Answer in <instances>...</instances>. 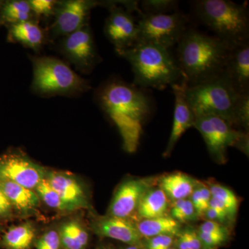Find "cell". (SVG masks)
Wrapping results in <instances>:
<instances>
[{
  "mask_svg": "<svg viewBox=\"0 0 249 249\" xmlns=\"http://www.w3.org/2000/svg\"><path fill=\"white\" fill-rule=\"evenodd\" d=\"M101 108L117 126L126 151L137 150L142 124L151 114L152 103L147 93L134 85L111 80L98 93Z\"/></svg>",
  "mask_w": 249,
  "mask_h": 249,
  "instance_id": "1",
  "label": "cell"
},
{
  "mask_svg": "<svg viewBox=\"0 0 249 249\" xmlns=\"http://www.w3.org/2000/svg\"><path fill=\"white\" fill-rule=\"evenodd\" d=\"M177 45L175 59L188 86L221 76L231 50L215 36L191 27Z\"/></svg>",
  "mask_w": 249,
  "mask_h": 249,
  "instance_id": "2",
  "label": "cell"
},
{
  "mask_svg": "<svg viewBox=\"0 0 249 249\" xmlns=\"http://www.w3.org/2000/svg\"><path fill=\"white\" fill-rule=\"evenodd\" d=\"M116 52L130 64L135 86L163 89L184 81L169 49L154 44L136 43Z\"/></svg>",
  "mask_w": 249,
  "mask_h": 249,
  "instance_id": "3",
  "label": "cell"
},
{
  "mask_svg": "<svg viewBox=\"0 0 249 249\" xmlns=\"http://www.w3.org/2000/svg\"><path fill=\"white\" fill-rule=\"evenodd\" d=\"M196 17L231 49L249 42V16L247 4L229 0L195 1Z\"/></svg>",
  "mask_w": 249,
  "mask_h": 249,
  "instance_id": "4",
  "label": "cell"
},
{
  "mask_svg": "<svg viewBox=\"0 0 249 249\" xmlns=\"http://www.w3.org/2000/svg\"><path fill=\"white\" fill-rule=\"evenodd\" d=\"M185 94L196 117L215 116L232 125L234 107L240 94L236 92L222 73L201 84L193 86L186 84Z\"/></svg>",
  "mask_w": 249,
  "mask_h": 249,
  "instance_id": "5",
  "label": "cell"
},
{
  "mask_svg": "<svg viewBox=\"0 0 249 249\" xmlns=\"http://www.w3.org/2000/svg\"><path fill=\"white\" fill-rule=\"evenodd\" d=\"M32 88L43 95L71 94L89 89L86 80L59 59L52 57L33 58Z\"/></svg>",
  "mask_w": 249,
  "mask_h": 249,
  "instance_id": "6",
  "label": "cell"
},
{
  "mask_svg": "<svg viewBox=\"0 0 249 249\" xmlns=\"http://www.w3.org/2000/svg\"><path fill=\"white\" fill-rule=\"evenodd\" d=\"M137 43H149L169 49L182 38L189 21L179 11L170 14L147 15L139 13Z\"/></svg>",
  "mask_w": 249,
  "mask_h": 249,
  "instance_id": "7",
  "label": "cell"
},
{
  "mask_svg": "<svg viewBox=\"0 0 249 249\" xmlns=\"http://www.w3.org/2000/svg\"><path fill=\"white\" fill-rule=\"evenodd\" d=\"M193 127L202 135L211 157L220 163L227 160L228 147L235 146L245 132L237 130L224 119L212 115L196 117Z\"/></svg>",
  "mask_w": 249,
  "mask_h": 249,
  "instance_id": "8",
  "label": "cell"
},
{
  "mask_svg": "<svg viewBox=\"0 0 249 249\" xmlns=\"http://www.w3.org/2000/svg\"><path fill=\"white\" fill-rule=\"evenodd\" d=\"M47 170L27 157L17 153L0 157V179L34 191L45 179Z\"/></svg>",
  "mask_w": 249,
  "mask_h": 249,
  "instance_id": "9",
  "label": "cell"
},
{
  "mask_svg": "<svg viewBox=\"0 0 249 249\" xmlns=\"http://www.w3.org/2000/svg\"><path fill=\"white\" fill-rule=\"evenodd\" d=\"M156 181L153 178H129L123 181L116 189L106 214L130 219L137 213L142 196Z\"/></svg>",
  "mask_w": 249,
  "mask_h": 249,
  "instance_id": "10",
  "label": "cell"
},
{
  "mask_svg": "<svg viewBox=\"0 0 249 249\" xmlns=\"http://www.w3.org/2000/svg\"><path fill=\"white\" fill-rule=\"evenodd\" d=\"M45 178L61 198L68 213L91 209L88 193L74 175L65 172L47 170Z\"/></svg>",
  "mask_w": 249,
  "mask_h": 249,
  "instance_id": "11",
  "label": "cell"
},
{
  "mask_svg": "<svg viewBox=\"0 0 249 249\" xmlns=\"http://www.w3.org/2000/svg\"><path fill=\"white\" fill-rule=\"evenodd\" d=\"M93 233L102 238L119 241L126 245L136 246L142 249V238L132 219L112 216H94L90 223Z\"/></svg>",
  "mask_w": 249,
  "mask_h": 249,
  "instance_id": "12",
  "label": "cell"
},
{
  "mask_svg": "<svg viewBox=\"0 0 249 249\" xmlns=\"http://www.w3.org/2000/svg\"><path fill=\"white\" fill-rule=\"evenodd\" d=\"M65 55L83 71H90L99 57L88 24L67 36L62 44Z\"/></svg>",
  "mask_w": 249,
  "mask_h": 249,
  "instance_id": "13",
  "label": "cell"
},
{
  "mask_svg": "<svg viewBox=\"0 0 249 249\" xmlns=\"http://www.w3.org/2000/svg\"><path fill=\"white\" fill-rule=\"evenodd\" d=\"M105 33L116 51L129 48L137 42L138 26L132 12L117 6H111Z\"/></svg>",
  "mask_w": 249,
  "mask_h": 249,
  "instance_id": "14",
  "label": "cell"
},
{
  "mask_svg": "<svg viewBox=\"0 0 249 249\" xmlns=\"http://www.w3.org/2000/svg\"><path fill=\"white\" fill-rule=\"evenodd\" d=\"M96 2L85 0H71L62 2L55 9L53 32L68 36L87 25L91 9Z\"/></svg>",
  "mask_w": 249,
  "mask_h": 249,
  "instance_id": "15",
  "label": "cell"
},
{
  "mask_svg": "<svg viewBox=\"0 0 249 249\" xmlns=\"http://www.w3.org/2000/svg\"><path fill=\"white\" fill-rule=\"evenodd\" d=\"M186 85V82L183 81L171 87L175 97V111L171 134L166 149L163 152L164 157H169L183 133L194 126L196 116L187 101L185 94Z\"/></svg>",
  "mask_w": 249,
  "mask_h": 249,
  "instance_id": "16",
  "label": "cell"
},
{
  "mask_svg": "<svg viewBox=\"0 0 249 249\" xmlns=\"http://www.w3.org/2000/svg\"><path fill=\"white\" fill-rule=\"evenodd\" d=\"M222 74L236 92L249 93V42L231 49Z\"/></svg>",
  "mask_w": 249,
  "mask_h": 249,
  "instance_id": "17",
  "label": "cell"
},
{
  "mask_svg": "<svg viewBox=\"0 0 249 249\" xmlns=\"http://www.w3.org/2000/svg\"><path fill=\"white\" fill-rule=\"evenodd\" d=\"M0 189L9 199L15 214L19 217H31L38 212L41 202L35 191L4 179H0Z\"/></svg>",
  "mask_w": 249,
  "mask_h": 249,
  "instance_id": "18",
  "label": "cell"
},
{
  "mask_svg": "<svg viewBox=\"0 0 249 249\" xmlns=\"http://www.w3.org/2000/svg\"><path fill=\"white\" fill-rule=\"evenodd\" d=\"M62 249H88L90 242L89 229L79 217H71L57 228Z\"/></svg>",
  "mask_w": 249,
  "mask_h": 249,
  "instance_id": "19",
  "label": "cell"
},
{
  "mask_svg": "<svg viewBox=\"0 0 249 249\" xmlns=\"http://www.w3.org/2000/svg\"><path fill=\"white\" fill-rule=\"evenodd\" d=\"M38 237L37 230L31 222L10 227L0 236V247L4 249H32Z\"/></svg>",
  "mask_w": 249,
  "mask_h": 249,
  "instance_id": "20",
  "label": "cell"
},
{
  "mask_svg": "<svg viewBox=\"0 0 249 249\" xmlns=\"http://www.w3.org/2000/svg\"><path fill=\"white\" fill-rule=\"evenodd\" d=\"M158 181L160 189L173 201L188 199L198 184L196 179L181 173L165 175Z\"/></svg>",
  "mask_w": 249,
  "mask_h": 249,
  "instance_id": "21",
  "label": "cell"
},
{
  "mask_svg": "<svg viewBox=\"0 0 249 249\" xmlns=\"http://www.w3.org/2000/svg\"><path fill=\"white\" fill-rule=\"evenodd\" d=\"M169 207V199L160 188H150L142 196L137 210L141 219L163 217Z\"/></svg>",
  "mask_w": 249,
  "mask_h": 249,
  "instance_id": "22",
  "label": "cell"
},
{
  "mask_svg": "<svg viewBox=\"0 0 249 249\" xmlns=\"http://www.w3.org/2000/svg\"><path fill=\"white\" fill-rule=\"evenodd\" d=\"M135 224L142 239L164 235L175 237L181 230V223L168 215L142 219Z\"/></svg>",
  "mask_w": 249,
  "mask_h": 249,
  "instance_id": "23",
  "label": "cell"
},
{
  "mask_svg": "<svg viewBox=\"0 0 249 249\" xmlns=\"http://www.w3.org/2000/svg\"><path fill=\"white\" fill-rule=\"evenodd\" d=\"M9 37L11 40L19 42L33 49L40 47L43 42V33L35 22H27L11 24Z\"/></svg>",
  "mask_w": 249,
  "mask_h": 249,
  "instance_id": "24",
  "label": "cell"
},
{
  "mask_svg": "<svg viewBox=\"0 0 249 249\" xmlns=\"http://www.w3.org/2000/svg\"><path fill=\"white\" fill-rule=\"evenodd\" d=\"M32 13L28 1L16 0L5 3L0 15L5 22L15 24L29 21Z\"/></svg>",
  "mask_w": 249,
  "mask_h": 249,
  "instance_id": "25",
  "label": "cell"
},
{
  "mask_svg": "<svg viewBox=\"0 0 249 249\" xmlns=\"http://www.w3.org/2000/svg\"><path fill=\"white\" fill-rule=\"evenodd\" d=\"M211 196L222 203L227 210L231 221L234 220L238 210L239 201L235 193L227 187L213 183L209 187Z\"/></svg>",
  "mask_w": 249,
  "mask_h": 249,
  "instance_id": "26",
  "label": "cell"
},
{
  "mask_svg": "<svg viewBox=\"0 0 249 249\" xmlns=\"http://www.w3.org/2000/svg\"><path fill=\"white\" fill-rule=\"evenodd\" d=\"M40 202H43L50 209L55 210L62 213H69L66 206L62 201L57 192L53 189V187L49 184L47 180H42V181L34 190Z\"/></svg>",
  "mask_w": 249,
  "mask_h": 249,
  "instance_id": "27",
  "label": "cell"
},
{
  "mask_svg": "<svg viewBox=\"0 0 249 249\" xmlns=\"http://www.w3.org/2000/svg\"><path fill=\"white\" fill-rule=\"evenodd\" d=\"M170 214V217L181 224L193 222L198 218L193 203L188 198L173 201Z\"/></svg>",
  "mask_w": 249,
  "mask_h": 249,
  "instance_id": "28",
  "label": "cell"
},
{
  "mask_svg": "<svg viewBox=\"0 0 249 249\" xmlns=\"http://www.w3.org/2000/svg\"><path fill=\"white\" fill-rule=\"evenodd\" d=\"M249 124V93L239 95L234 107L232 127H239L248 132Z\"/></svg>",
  "mask_w": 249,
  "mask_h": 249,
  "instance_id": "29",
  "label": "cell"
},
{
  "mask_svg": "<svg viewBox=\"0 0 249 249\" xmlns=\"http://www.w3.org/2000/svg\"><path fill=\"white\" fill-rule=\"evenodd\" d=\"M141 11L144 14H168L178 11V1L174 0H143L141 1Z\"/></svg>",
  "mask_w": 249,
  "mask_h": 249,
  "instance_id": "30",
  "label": "cell"
},
{
  "mask_svg": "<svg viewBox=\"0 0 249 249\" xmlns=\"http://www.w3.org/2000/svg\"><path fill=\"white\" fill-rule=\"evenodd\" d=\"M211 199L209 187L198 183L191 196V201L196 209L198 218L202 217L209 206Z\"/></svg>",
  "mask_w": 249,
  "mask_h": 249,
  "instance_id": "31",
  "label": "cell"
},
{
  "mask_svg": "<svg viewBox=\"0 0 249 249\" xmlns=\"http://www.w3.org/2000/svg\"><path fill=\"white\" fill-rule=\"evenodd\" d=\"M175 243L177 249H203L197 231L192 228L181 229Z\"/></svg>",
  "mask_w": 249,
  "mask_h": 249,
  "instance_id": "32",
  "label": "cell"
},
{
  "mask_svg": "<svg viewBox=\"0 0 249 249\" xmlns=\"http://www.w3.org/2000/svg\"><path fill=\"white\" fill-rule=\"evenodd\" d=\"M36 249H62L61 242L58 229H51L38 235L36 239Z\"/></svg>",
  "mask_w": 249,
  "mask_h": 249,
  "instance_id": "33",
  "label": "cell"
},
{
  "mask_svg": "<svg viewBox=\"0 0 249 249\" xmlns=\"http://www.w3.org/2000/svg\"><path fill=\"white\" fill-rule=\"evenodd\" d=\"M203 249H215L227 242L229 232L224 233H209L198 231Z\"/></svg>",
  "mask_w": 249,
  "mask_h": 249,
  "instance_id": "34",
  "label": "cell"
},
{
  "mask_svg": "<svg viewBox=\"0 0 249 249\" xmlns=\"http://www.w3.org/2000/svg\"><path fill=\"white\" fill-rule=\"evenodd\" d=\"M175 243V237L172 235H159L142 240L144 249H168Z\"/></svg>",
  "mask_w": 249,
  "mask_h": 249,
  "instance_id": "35",
  "label": "cell"
},
{
  "mask_svg": "<svg viewBox=\"0 0 249 249\" xmlns=\"http://www.w3.org/2000/svg\"><path fill=\"white\" fill-rule=\"evenodd\" d=\"M28 3L32 12L39 16H48L55 9V1L51 0H31Z\"/></svg>",
  "mask_w": 249,
  "mask_h": 249,
  "instance_id": "36",
  "label": "cell"
},
{
  "mask_svg": "<svg viewBox=\"0 0 249 249\" xmlns=\"http://www.w3.org/2000/svg\"><path fill=\"white\" fill-rule=\"evenodd\" d=\"M15 215L12 205L4 192L0 189V224L11 220Z\"/></svg>",
  "mask_w": 249,
  "mask_h": 249,
  "instance_id": "37",
  "label": "cell"
},
{
  "mask_svg": "<svg viewBox=\"0 0 249 249\" xmlns=\"http://www.w3.org/2000/svg\"><path fill=\"white\" fill-rule=\"evenodd\" d=\"M120 249H142L136 246L126 245L125 247H121Z\"/></svg>",
  "mask_w": 249,
  "mask_h": 249,
  "instance_id": "38",
  "label": "cell"
},
{
  "mask_svg": "<svg viewBox=\"0 0 249 249\" xmlns=\"http://www.w3.org/2000/svg\"><path fill=\"white\" fill-rule=\"evenodd\" d=\"M96 249H114L111 248L110 247H108V246H100V247H98Z\"/></svg>",
  "mask_w": 249,
  "mask_h": 249,
  "instance_id": "39",
  "label": "cell"
},
{
  "mask_svg": "<svg viewBox=\"0 0 249 249\" xmlns=\"http://www.w3.org/2000/svg\"><path fill=\"white\" fill-rule=\"evenodd\" d=\"M168 249H177L176 248H175V247H170V248Z\"/></svg>",
  "mask_w": 249,
  "mask_h": 249,
  "instance_id": "40",
  "label": "cell"
},
{
  "mask_svg": "<svg viewBox=\"0 0 249 249\" xmlns=\"http://www.w3.org/2000/svg\"><path fill=\"white\" fill-rule=\"evenodd\" d=\"M1 224H0V231H1Z\"/></svg>",
  "mask_w": 249,
  "mask_h": 249,
  "instance_id": "41",
  "label": "cell"
}]
</instances>
